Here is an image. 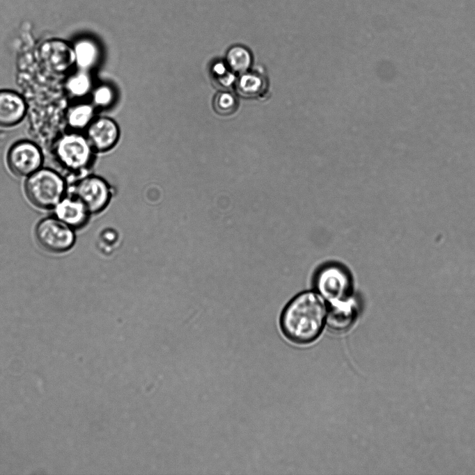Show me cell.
I'll return each mask as SVG.
<instances>
[{
    "instance_id": "cell-1",
    "label": "cell",
    "mask_w": 475,
    "mask_h": 475,
    "mask_svg": "<svg viewBox=\"0 0 475 475\" xmlns=\"http://www.w3.org/2000/svg\"><path fill=\"white\" fill-rule=\"evenodd\" d=\"M328 305L315 290L301 292L285 307L280 327L293 343L306 345L316 341L327 322Z\"/></svg>"
},
{
    "instance_id": "cell-2",
    "label": "cell",
    "mask_w": 475,
    "mask_h": 475,
    "mask_svg": "<svg viewBox=\"0 0 475 475\" xmlns=\"http://www.w3.org/2000/svg\"><path fill=\"white\" fill-rule=\"evenodd\" d=\"M24 191L29 201L37 207L51 209L63 198L65 183L56 171L40 168L27 177Z\"/></svg>"
},
{
    "instance_id": "cell-3",
    "label": "cell",
    "mask_w": 475,
    "mask_h": 475,
    "mask_svg": "<svg viewBox=\"0 0 475 475\" xmlns=\"http://www.w3.org/2000/svg\"><path fill=\"white\" fill-rule=\"evenodd\" d=\"M315 291L327 304L345 300L351 297L352 277L348 271L338 264H327L314 276Z\"/></svg>"
},
{
    "instance_id": "cell-4",
    "label": "cell",
    "mask_w": 475,
    "mask_h": 475,
    "mask_svg": "<svg viewBox=\"0 0 475 475\" xmlns=\"http://www.w3.org/2000/svg\"><path fill=\"white\" fill-rule=\"evenodd\" d=\"M93 148L86 136L77 132L63 135L55 145V156L65 169L79 171L89 164Z\"/></svg>"
},
{
    "instance_id": "cell-5",
    "label": "cell",
    "mask_w": 475,
    "mask_h": 475,
    "mask_svg": "<svg viewBox=\"0 0 475 475\" xmlns=\"http://www.w3.org/2000/svg\"><path fill=\"white\" fill-rule=\"evenodd\" d=\"M35 237L43 249L54 253L69 250L75 242L73 229L56 216L40 220L35 228Z\"/></svg>"
},
{
    "instance_id": "cell-6",
    "label": "cell",
    "mask_w": 475,
    "mask_h": 475,
    "mask_svg": "<svg viewBox=\"0 0 475 475\" xmlns=\"http://www.w3.org/2000/svg\"><path fill=\"white\" fill-rule=\"evenodd\" d=\"M72 196L81 201L91 214H97L102 212L109 205L112 191L104 179L90 175L77 182Z\"/></svg>"
},
{
    "instance_id": "cell-7",
    "label": "cell",
    "mask_w": 475,
    "mask_h": 475,
    "mask_svg": "<svg viewBox=\"0 0 475 475\" xmlns=\"http://www.w3.org/2000/svg\"><path fill=\"white\" fill-rule=\"evenodd\" d=\"M42 156L39 147L30 141H20L14 144L7 154L10 170L16 175H31L40 168Z\"/></svg>"
},
{
    "instance_id": "cell-8",
    "label": "cell",
    "mask_w": 475,
    "mask_h": 475,
    "mask_svg": "<svg viewBox=\"0 0 475 475\" xmlns=\"http://www.w3.org/2000/svg\"><path fill=\"white\" fill-rule=\"evenodd\" d=\"M39 56L45 67L56 74L65 72L75 64L73 48L60 40L43 42L39 49Z\"/></svg>"
},
{
    "instance_id": "cell-9",
    "label": "cell",
    "mask_w": 475,
    "mask_h": 475,
    "mask_svg": "<svg viewBox=\"0 0 475 475\" xmlns=\"http://www.w3.org/2000/svg\"><path fill=\"white\" fill-rule=\"evenodd\" d=\"M85 136L93 150L102 152L116 143L119 129L113 120L102 117L93 119L87 127Z\"/></svg>"
},
{
    "instance_id": "cell-10",
    "label": "cell",
    "mask_w": 475,
    "mask_h": 475,
    "mask_svg": "<svg viewBox=\"0 0 475 475\" xmlns=\"http://www.w3.org/2000/svg\"><path fill=\"white\" fill-rule=\"evenodd\" d=\"M327 305V323L332 330L343 332L352 326L359 312V307L353 296Z\"/></svg>"
},
{
    "instance_id": "cell-11",
    "label": "cell",
    "mask_w": 475,
    "mask_h": 475,
    "mask_svg": "<svg viewBox=\"0 0 475 475\" xmlns=\"http://www.w3.org/2000/svg\"><path fill=\"white\" fill-rule=\"evenodd\" d=\"M56 217L74 228L85 226L91 214L83 203L73 196L63 198L55 207Z\"/></svg>"
},
{
    "instance_id": "cell-12",
    "label": "cell",
    "mask_w": 475,
    "mask_h": 475,
    "mask_svg": "<svg viewBox=\"0 0 475 475\" xmlns=\"http://www.w3.org/2000/svg\"><path fill=\"white\" fill-rule=\"evenodd\" d=\"M26 106L24 99L11 90H0V126L11 127L24 117Z\"/></svg>"
},
{
    "instance_id": "cell-13",
    "label": "cell",
    "mask_w": 475,
    "mask_h": 475,
    "mask_svg": "<svg viewBox=\"0 0 475 475\" xmlns=\"http://www.w3.org/2000/svg\"><path fill=\"white\" fill-rule=\"evenodd\" d=\"M75 64L80 70L88 71L98 62L99 49L93 42L87 40L78 42L73 47Z\"/></svg>"
},
{
    "instance_id": "cell-14",
    "label": "cell",
    "mask_w": 475,
    "mask_h": 475,
    "mask_svg": "<svg viewBox=\"0 0 475 475\" xmlns=\"http://www.w3.org/2000/svg\"><path fill=\"white\" fill-rule=\"evenodd\" d=\"M94 113L93 105L86 103L77 104L68 110L66 116L67 123L74 130L87 128L93 120Z\"/></svg>"
},
{
    "instance_id": "cell-15",
    "label": "cell",
    "mask_w": 475,
    "mask_h": 475,
    "mask_svg": "<svg viewBox=\"0 0 475 475\" xmlns=\"http://www.w3.org/2000/svg\"><path fill=\"white\" fill-rule=\"evenodd\" d=\"M251 63V55L249 50L242 45H234L227 51L226 63L234 73L246 72Z\"/></svg>"
},
{
    "instance_id": "cell-16",
    "label": "cell",
    "mask_w": 475,
    "mask_h": 475,
    "mask_svg": "<svg viewBox=\"0 0 475 475\" xmlns=\"http://www.w3.org/2000/svg\"><path fill=\"white\" fill-rule=\"evenodd\" d=\"M66 90L73 97H81L92 88L91 77L88 71L80 70L71 75L67 80Z\"/></svg>"
},
{
    "instance_id": "cell-17",
    "label": "cell",
    "mask_w": 475,
    "mask_h": 475,
    "mask_svg": "<svg viewBox=\"0 0 475 475\" xmlns=\"http://www.w3.org/2000/svg\"><path fill=\"white\" fill-rule=\"evenodd\" d=\"M238 92L244 96H256L260 94L264 88L263 79L256 73L244 72L236 81Z\"/></svg>"
},
{
    "instance_id": "cell-18",
    "label": "cell",
    "mask_w": 475,
    "mask_h": 475,
    "mask_svg": "<svg viewBox=\"0 0 475 475\" xmlns=\"http://www.w3.org/2000/svg\"><path fill=\"white\" fill-rule=\"evenodd\" d=\"M114 97L113 90L109 86L101 85L93 90L92 100L94 106L105 108L111 104Z\"/></svg>"
},
{
    "instance_id": "cell-19",
    "label": "cell",
    "mask_w": 475,
    "mask_h": 475,
    "mask_svg": "<svg viewBox=\"0 0 475 475\" xmlns=\"http://www.w3.org/2000/svg\"><path fill=\"white\" fill-rule=\"evenodd\" d=\"M215 107L219 113H228L235 107V99L228 92H221L215 98Z\"/></svg>"
},
{
    "instance_id": "cell-20",
    "label": "cell",
    "mask_w": 475,
    "mask_h": 475,
    "mask_svg": "<svg viewBox=\"0 0 475 475\" xmlns=\"http://www.w3.org/2000/svg\"><path fill=\"white\" fill-rule=\"evenodd\" d=\"M231 70L226 63L218 61L213 64L212 73L215 79H218Z\"/></svg>"
},
{
    "instance_id": "cell-21",
    "label": "cell",
    "mask_w": 475,
    "mask_h": 475,
    "mask_svg": "<svg viewBox=\"0 0 475 475\" xmlns=\"http://www.w3.org/2000/svg\"><path fill=\"white\" fill-rule=\"evenodd\" d=\"M216 80L217 83L224 88H228L236 81L235 73L231 70Z\"/></svg>"
}]
</instances>
